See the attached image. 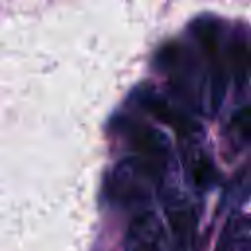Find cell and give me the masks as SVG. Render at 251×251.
Wrapping results in <instances>:
<instances>
[{"label": "cell", "instance_id": "1", "mask_svg": "<svg viewBox=\"0 0 251 251\" xmlns=\"http://www.w3.org/2000/svg\"><path fill=\"white\" fill-rule=\"evenodd\" d=\"M200 55L194 53L188 45L171 41L161 47L157 53V67L167 75L171 88L178 98L184 100L192 110L202 112L204 102L208 104L210 110V100H208V78L204 65L200 63Z\"/></svg>", "mask_w": 251, "mask_h": 251}, {"label": "cell", "instance_id": "2", "mask_svg": "<svg viewBox=\"0 0 251 251\" xmlns=\"http://www.w3.org/2000/svg\"><path fill=\"white\" fill-rule=\"evenodd\" d=\"M163 175L149 167L139 157L120 161L106 176V196L112 204L124 210L145 212L151 202L153 190L161 184Z\"/></svg>", "mask_w": 251, "mask_h": 251}, {"label": "cell", "instance_id": "3", "mask_svg": "<svg viewBox=\"0 0 251 251\" xmlns=\"http://www.w3.org/2000/svg\"><path fill=\"white\" fill-rule=\"evenodd\" d=\"M190 33L198 43V55L202 59L208 78L210 112H218L227 88V71L222 51V22L214 16H200L190 24Z\"/></svg>", "mask_w": 251, "mask_h": 251}, {"label": "cell", "instance_id": "4", "mask_svg": "<svg viewBox=\"0 0 251 251\" xmlns=\"http://www.w3.org/2000/svg\"><path fill=\"white\" fill-rule=\"evenodd\" d=\"M114 126L118 133L127 141V145L135 151V157L145 161L163 176L167 175V169L171 167V145L163 131L131 118H118Z\"/></svg>", "mask_w": 251, "mask_h": 251}, {"label": "cell", "instance_id": "5", "mask_svg": "<svg viewBox=\"0 0 251 251\" xmlns=\"http://www.w3.org/2000/svg\"><path fill=\"white\" fill-rule=\"evenodd\" d=\"M135 100L155 120H159L161 124H165V126H169L173 129H176L180 135L190 137V135L200 133V126L196 124V120L186 110H182L176 104H173L167 96H163L153 86H141V88H137L135 90Z\"/></svg>", "mask_w": 251, "mask_h": 251}, {"label": "cell", "instance_id": "6", "mask_svg": "<svg viewBox=\"0 0 251 251\" xmlns=\"http://www.w3.org/2000/svg\"><path fill=\"white\" fill-rule=\"evenodd\" d=\"M224 61L227 76L233 80L237 90L245 88L251 82V35L245 29L237 27L229 33L226 39Z\"/></svg>", "mask_w": 251, "mask_h": 251}, {"label": "cell", "instance_id": "7", "mask_svg": "<svg viewBox=\"0 0 251 251\" xmlns=\"http://www.w3.org/2000/svg\"><path fill=\"white\" fill-rule=\"evenodd\" d=\"M163 222L151 210L139 212L133 216L127 235H126V251H161L163 249Z\"/></svg>", "mask_w": 251, "mask_h": 251}, {"label": "cell", "instance_id": "8", "mask_svg": "<svg viewBox=\"0 0 251 251\" xmlns=\"http://www.w3.org/2000/svg\"><path fill=\"white\" fill-rule=\"evenodd\" d=\"M167 220L175 237V247L186 249L192 243L194 231H196V216L190 206L182 204L178 196L169 200L167 204Z\"/></svg>", "mask_w": 251, "mask_h": 251}, {"label": "cell", "instance_id": "9", "mask_svg": "<svg viewBox=\"0 0 251 251\" xmlns=\"http://www.w3.org/2000/svg\"><path fill=\"white\" fill-rule=\"evenodd\" d=\"M216 251H251V218H229L218 237Z\"/></svg>", "mask_w": 251, "mask_h": 251}, {"label": "cell", "instance_id": "10", "mask_svg": "<svg viewBox=\"0 0 251 251\" xmlns=\"http://www.w3.org/2000/svg\"><path fill=\"white\" fill-rule=\"evenodd\" d=\"M184 167L192 178V182L198 188H210L218 182V171L212 163V159L200 149V147H186L182 151Z\"/></svg>", "mask_w": 251, "mask_h": 251}, {"label": "cell", "instance_id": "11", "mask_svg": "<svg viewBox=\"0 0 251 251\" xmlns=\"http://www.w3.org/2000/svg\"><path fill=\"white\" fill-rule=\"evenodd\" d=\"M251 196V167L241 171V175L235 178L231 190H229V202H241Z\"/></svg>", "mask_w": 251, "mask_h": 251}, {"label": "cell", "instance_id": "12", "mask_svg": "<svg viewBox=\"0 0 251 251\" xmlns=\"http://www.w3.org/2000/svg\"><path fill=\"white\" fill-rule=\"evenodd\" d=\"M173 251H186V249H182V247H175Z\"/></svg>", "mask_w": 251, "mask_h": 251}]
</instances>
